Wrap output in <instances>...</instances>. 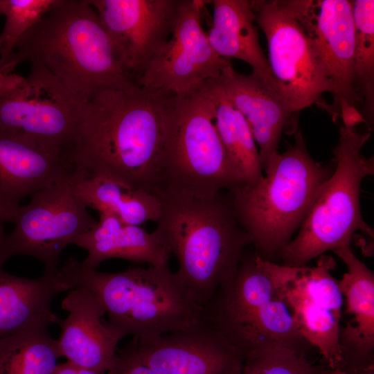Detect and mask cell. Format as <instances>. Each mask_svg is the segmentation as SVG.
<instances>
[{"mask_svg": "<svg viewBox=\"0 0 374 374\" xmlns=\"http://www.w3.org/2000/svg\"><path fill=\"white\" fill-rule=\"evenodd\" d=\"M154 374H240L244 357L206 319L189 328L130 344Z\"/></svg>", "mask_w": 374, "mask_h": 374, "instance_id": "obj_16", "label": "cell"}, {"mask_svg": "<svg viewBox=\"0 0 374 374\" xmlns=\"http://www.w3.org/2000/svg\"><path fill=\"white\" fill-rule=\"evenodd\" d=\"M89 104L44 67L30 63L18 88L0 96V132L33 139L64 155Z\"/></svg>", "mask_w": 374, "mask_h": 374, "instance_id": "obj_12", "label": "cell"}, {"mask_svg": "<svg viewBox=\"0 0 374 374\" xmlns=\"http://www.w3.org/2000/svg\"><path fill=\"white\" fill-rule=\"evenodd\" d=\"M136 81L174 28L182 0H88Z\"/></svg>", "mask_w": 374, "mask_h": 374, "instance_id": "obj_15", "label": "cell"}, {"mask_svg": "<svg viewBox=\"0 0 374 374\" xmlns=\"http://www.w3.org/2000/svg\"><path fill=\"white\" fill-rule=\"evenodd\" d=\"M240 374H337L323 362L280 344L267 346L244 358Z\"/></svg>", "mask_w": 374, "mask_h": 374, "instance_id": "obj_28", "label": "cell"}, {"mask_svg": "<svg viewBox=\"0 0 374 374\" xmlns=\"http://www.w3.org/2000/svg\"><path fill=\"white\" fill-rule=\"evenodd\" d=\"M161 193L206 199L244 184L215 125L212 80L194 93L172 98L163 152Z\"/></svg>", "mask_w": 374, "mask_h": 374, "instance_id": "obj_6", "label": "cell"}, {"mask_svg": "<svg viewBox=\"0 0 374 374\" xmlns=\"http://www.w3.org/2000/svg\"><path fill=\"white\" fill-rule=\"evenodd\" d=\"M0 265V337L10 336L38 325L50 326L59 318L51 303L59 293L69 291L55 274L44 273L26 278L5 271ZM59 270V269H58Z\"/></svg>", "mask_w": 374, "mask_h": 374, "instance_id": "obj_22", "label": "cell"}, {"mask_svg": "<svg viewBox=\"0 0 374 374\" xmlns=\"http://www.w3.org/2000/svg\"><path fill=\"white\" fill-rule=\"evenodd\" d=\"M68 312L56 323L61 333L57 346L61 357L76 366L105 373L112 366L117 346L125 337L102 318L105 311L87 289H72L62 301Z\"/></svg>", "mask_w": 374, "mask_h": 374, "instance_id": "obj_18", "label": "cell"}, {"mask_svg": "<svg viewBox=\"0 0 374 374\" xmlns=\"http://www.w3.org/2000/svg\"><path fill=\"white\" fill-rule=\"evenodd\" d=\"M73 244L87 250V257L82 263L91 269L111 258L168 267L172 255L158 229L150 233L142 226L125 224L109 213H100L97 223Z\"/></svg>", "mask_w": 374, "mask_h": 374, "instance_id": "obj_21", "label": "cell"}, {"mask_svg": "<svg viewBox=\"0 0 374 374\" xmlns=\"http://www.w3.org/2000/svg\"><path fill=\"white\" fill-rule=\"evenodd\" d=\"M294 143L263 167L266 175L230 191L236 216L256 253L274 262L302 224L330 171L308 153L299 127Z\"/></svg>", "mask_w": 374, "mask_h": 374, "instance_id": "obj_5", "label": "cell"}, {"mask_svg": "<svg viewBox=\"0 0 374 374\" xmlns=\"http://www.w3.org/2000/svg\"><path fill=\"white\" fill-rule=\"evenodd\" d=\"M57 0H6L4 27L0 33V69L21 38L51 9Z\"/></svg>", "mask_w": 374, "mask_h": 374, "instance_id": "obj_29", "label": "cell"}, {"mask_svg": "<svg viewBox=\"0 0 374 374\" xmlns=\"http://www.w3.org/2000/svg\"><path fill=\"white\" fill-rule=\"evenodd\" d=\"M216 81L228 101L244 116L259 146L262 167L278 153L285 130L294 133L299 127L281 96L261 78L237 72L231 64Z\"/></svg>", "mask_w": 374, "mask_h": 374, "instance_id": "obj_20", "label": "cell"}, {"mask_svg": "<svg viewBox=\"0 0 374 374\" xmlns=\"http://www.w3.org/2000/svg\"><path fill=\"white\" fill-rule=\"evenodd\" d=\"M206 319L245 358L274 344L308 355L314 348L299 333L290 307L280 296L269 261L244 254L235 274L204 307Z\"/></svg>", "mask_w": 374, "mask_h": 374, "instance_id": "obj_7", "label": "cell"}, {"mask_svg": "<svg viewBox=\"0 0 374 374\" xmlns=\"http://www.w3.org/2000/svg\"><path fill=\"white\" fill-rule=\"evenodd\" d=\"M211 2L213 21L207 35L213 49L223 58L245 62L251 66L253 73L279 93L267 58L259 43L250 1L213 0Z\"/></svg>", "mask_w": 374, "mask_h": 374, "instance_id": "obj_23", "label": "cell"}, {"mask_svg": "<svg viewBox=\"0 0 374 374\" xmlns=\"http://www.w3.org/2000/svg\"><path fill=\"white\" fill-rule=\"evenodd\" d=\"M24 61L42 66L88 103L105 90L130 91L139 87L88 0H57L21 38L0 71L12 73Z\"/></svg>", "mask_w": 374, "mask_h": 374, "instance_id": "obj_2", "label": "cell"}, {"mask_svg": "<svg viewBox=\"0 0 374 374\" xmlns=\"http://www.w3.org/2000/svg\"><path fill=\"white\" fill-rule=\"evenodd\" d=\"M53 374H104L91 369L76 366L66 361L58 364Z\"/></svg>", "mask_w": 374, "mask_h": 374, "instance_id": "obj_32", "label": "cell"}, {"mask_svg": "<svg viewBox=\"0 0 374 374\" xmlns=\"http://www.w3.org/2000/svg\"><path fill=\"white\" fill-rule=\"evenodd\" d=\"M25 77L16 73L6 74L0 71V96H5L15 91Z\"/></svg>", "mask_w": 374, "mask_h": 374, "instance_id": "obj_31", "label": "cell"}, {"mask_svg": "<svg viewBox=\"0 0 374 374\" xmlns=\"http://www.w3.org/2000/svg\"><path fill=\"white\" fill-rule=\"evenodd\" d=\"M250 2L267 39L272 77L288 110L295 116L316 105L330 114V105L322 96L331 93L330 83L291 0Z\"/></svg>", "mask_w": 374, "mask_h": 374, "instance_id": "obj_10", "label": "cell"}, {"mask_svg": "<svg viewBox=\"0 0 374 374\" xmlns=\"http://www.w3.org/2000/svg\"><path fill=\"white\" fill-rule=\"evenodd\" d=\"M69 291L89 290L125 336L147 340L189 328L206 319L204 308L169 267H130L106 273L71 256L59 269Z\"/></svg>", "mask_w": 374, "mask_h": 374, "instance_id": "obj_3", "label": "cell"}, {"mask_svg": "<svg viewBox=\"0 0 374 374\" xmlns=\"http://www.w3.org/2000/svg\"><path fill=\"white\" fill-rule=\"evenodd\" d=\"M355 25L353 76L355 91L364 100L366 115L374 109V1H352Z\"/></svg>", "mask_w": 374, "mask_h": 374, "instance_id": "obj_27", "label": "cell"}, {"mask_svg": "<svg viewBox=\"0 0 374 374\" xmlns=\"http://www.w3.org/2000/svg\"><path fill=\"white\" fill-rule=\"evenodd\" d=\"M331 85L334 119L360 100L354 84L355 25L352 1L291 0Z\"/></svg>", "mask_w": 374, "mask_h": 374, "instance_id": "obj_14", "label": "cell"}, {"mask_svg": "<svg viewBox=\"0 0 374 374\" xmlns=\"http://www.w3.org/2000/svg\"><path fill=\"white\" fill-rule=\"evenodd\" d=\"M347 267L339 287L352 319L340 326L339 342L344 374H374V275L350 244L334 251Z\"/></svg>", "mask_w": 374, "mask_h": 374, "instance_id": "obj_19", "label": "cell"}, {"mask_svg": "<svg viewBox=\"0 0 374 374\" xmlns=\"http://www.w3.org/2000/svg\"><path fill=\"white\" fill-rule=\"evenodd\" d=\"M173 95L139 87L109 89L89 101L64 156L89 175L109 178L157 195Z\"/></svg>", "mask_w": 374, "mask_h": 374, "instance_id": "obj_1", "label": "cell"}, {"mask_svg": "<svg viewBox=\"0 0 374 374\" xmlns=\"http://www.w3.org/2000/svg\"><path fill=\"white\" fill-rule=\"evenodd\" d=\"M75 191L87 207L112 214L125 224L157 222L161 215L159 195L105 177L85 172L76 181Z\"/></svg>", "mask_w": 374, "mask_h": 374, "instance_id": "obj_24", "label": "cell"}, {"mask_svg": "<svg viewBox=\"0 0 374 374\" xmlns=\"http://www.w3.org/2000/svg\"><path fill=\"white\" fill-rule=\"evenodd\" d=\"M3 223L4 222L0 218V250L6 234L4 231Z\"/></svg>", "mask_w": 374, "mask_h": 374, "instance_id": "obj_33", "label": "cell"}, {"mask_svg": "<svg viewBox=\"0 0 374 374\" xmlns=\"http://www.w3.org/2000/svg\"><path fill=\"white\" fill-rule=\"evenodd\" d=\"M48 326L0 337V374H53L61 357Z\"/></svg>", "mask_w": 374, "mask_h": 374, "instance_id": "obj_26", "label": "cell"}, {"mask_svg": "<svg viewBox=\"0 0 374 374\" xmlns=\"http://www.w3.org/2000/svg\"><path fill=\"white\" fill-rule=\"evenodd\" d=\"M370 137V131L341 126L333 150L336 168L319 188L297 235L282 250L284 265L304 266L328 251L350 244L357 231L373 238L360 207L361 183L374 174L373 157L361 152Z\"/></svg>", "mask_w": 374, "mask_h": 374, "instance_id": "obj_8", "label": "cell"}, {"mask_svg": "<svg viewBox=\"0 0 374 374\" xmlns=\"http://www.w3.org/2000/svg\"><path fill=\"white\" fill-rule=\"evenodd\" d=\"M334 260L321 255L315 267H289L269 262L280 296L290 307L301 335L319 350L323 362L344 374L339 342L344 298L330 274Z\"/></svg>", "mask_w": 374, "mask_h": 374, "instance_id": "obj_11", "label": "cell"}, {"mask_svg": "<svg viewBox=\"0 0 374 374\" xmlns=\"http://www.w3.org/2000/svg\"><path fill=\"white\" fill-rule=\"evenodd\" d=\"M85 172L73 168L19 207L12 222L15 228L3 242L0 265L23 255L40 260L45 273L58 271L62 251L97 223L75 191L76 181Z\"/></svg>", "mask_w": 374, "mask_h": 374, "instance_id": "obj_9", "label": "cell"}, {"mask_svg": "<svg viewBox=\"0 0 374 374\" xmlns=\"http://www.w3.org/2000/svg\"><path fill=\"white\" fill-rule=\"evenodd\" d=\"M210 2L182 0L171 35L138 77L139 87L181 98L217 78L231 64L215 52L202 28V13Z\"/></svg>", "mask_w": 374, "mask_h": 374, "instance_id": "obj_13", "label": "cell"}, {"mask_svg": "<svg viewBox=\"0 0 374 374\" xmlns=\"http://www.w3.org/2000/svg\"><path fill=\"white\" fill-rule=\"evenodd\" d=\"M6 0H0V15H3L5 10Z\"/></svg>", "mask_w": 374, "mask_h": 374, "instance_id": "obj_34", "label": "cell"}, {"mask_svg": "<svg viewBox=\"0 0 374 374\" xmlns=\"http://www.w3.org/2000/svg\"><path fill=\"white\" fill-rule=\"evenodd\" d=\"M215 125L231 163L243 184H252L263 177L258 150L244 116L228 101L216 81L212 80Z\"/></svg>", "mask_w": 374, "mask_h": 374, "instance_id": "obj_25", "label": "cell"}, {"mask_svg": "<svg viewBox=\"0 0 374 374\" xmlns=\"http://www.w3.org/2000/svg\"><path fill=\"white\" fill-rule=\"evenodd\" d=\"M73 168L62 152L33 139L0 132V218L12 222L25 197Z\"/></svg>", "mask_w": 374, "mask_h": 374, "instance_id": "obj_17", "label": "cell"}, {"mask_svg": "<svg viewBox=\"0 0 374 374\" xmlns=\"http://www.w3.org/2000/svg\"><path fill=\"white\" fill-rule=\"evenodd\" d=\"M158 229L178 260L175 275L204 308L236 271L252 240L231 200L163 195Z\"/></svg>", "mask_w": 374, "mask_h": 374, "instance_id": "obj_4", "label": "cell"}, {"mask_svg": "<svg viewBox=\"0 0 374 374\" xmlns=\"http://www.w3.org/2000/svg\"><path fill=\"white\" fill-rule=\"evenodd\" d=\"M107 374H154L137 356L129 344L117 353Z\"/></svg>", "mask_w": 374, "mask_h": 374, "instance_id": "obj_30", "label": "cell"}]
</instances>
